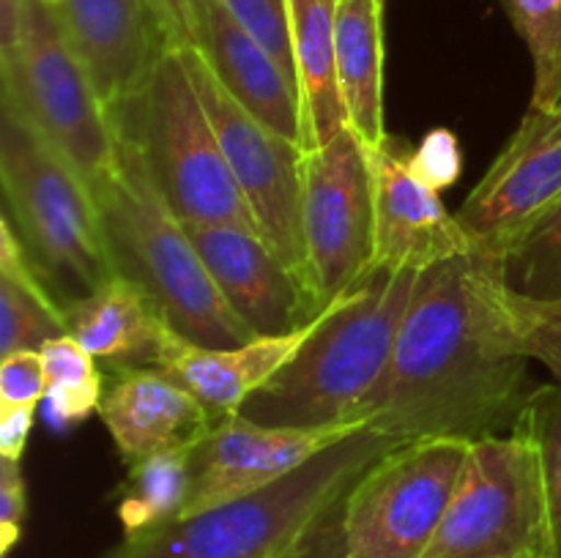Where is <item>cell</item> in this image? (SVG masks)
Masks as SVG:
<instances>
[{
    "mask_svg": "<svg viewBox=\"0 0 561 558\" xmlns=\"http://www.w3.org/2000/svg\"><path fill=\"white\" fill-rule=\"evenodd\" d=\"M561 206V109L531 107L499 151L458 219L477 255L502 260Z\"/></svg>",
    "mask_w": 561,
    "mask_h": 558,
    "instance_id": "12",
    "label": "cell"
},
{
    "mask_svg": "<svg viewBox=\"0 0 561 558\" xmlns=\"http://www.w3.org/2000/svg\"><path fill=\"white\" fill-rule=\"evenodd\" d=\"M469 446L460 438H420L381 454L343 498L348 558H425Z\"/></svg>",
    "mask_w": 561,
    "mask_h": 558,
    "instance_id": "9",
    "label": "cell"
},
{
    "mask_svg": "<svg viewBox=\"0 0 561 558\" xmlns=\"http://www.w3.org/2000/svg\"><path fill=\"white\" fill-rule=\"evenodd\" d=\"M219 3L296 80L290 0H219Z\"/></svg>",
    "mask_w": 561,
    "mask_h": 558,
    "instance_id": "29",
    "label": "cell"
},
{
    "mask_svg": "<svg viewBox=\"0 0 561 558\" xmlns=\"http://www.w3.org/2000/svg\"><path fill=\"white\" fill-rule=\"evenodd\" d=\"M0 102L25 115L88 184H102L118 159V129L66 38L53 0H27L20 47L0 60Z\"/></svg>",
    "mask_w": 561,
    "mask_h": 558,
    "instance_id": "7",
    "label": "cell"
},
{
    "mask_svg": "<svg viewBox=\"0 0 561 558\" xmlns=\"http://www.w3.org/2000/svg\"><path fill=\"white\" fill-rule=\"evenodd\" d=\"M201 55L225 91L255 115L263 126L305 148L301 98L294 77L225 11L219 0H206Z\"/></svg>",
    "mask_w": 561,
    "mask_h": 558,
    "instance_id": "19",
    "label": "cell"
},
{
    "mask_svg": "<svg viewBox=\"0 0 561 558\" xmlns=\"http://www.w3.org/2000/svg\"><path fill=\"white\" fill-rule=\"evenodd\" d=\"M184 224L222 299L255 337L288 334L321 315L301 279L261 233L239 224Z\"/></svg>",
    "mask_w": 561,
    "mask_h": 558,
    "instance_id": "15",
    "label": "cell"
},
{
    "mask_svg": "<svg viewBox=\"0 0 561 558\" xmlns=\"http://www.w3.org/2000/svg\"><path fill=\"white\" fill-rule=\"evenodd\" d=\"M504 293L499 260L477 252L420 274L367 425L398 441L513 432L535 388Z\"/></svg>",
    "mask_w": 561,
    "mask_h": 558,
    "instance_id": "1",
    "label": "cell"
},
{
    "mask_svg": "<svg viewBox=\"0 0 561 558\" xmlns=\"http://www.w3.org/2000/svg\"><path fill=\"white\" fill-rule=\"evenodd\" d=\"M69 334L66 310L27 255L20 233L3 213L0 222V356L42 350Z\"/></svg>",
    "mask_w": 561,
    "mask_h": 558,
    "instance_id": "23",
    "label": "cell"
},
{
    "mask_svg": "<svg viewBox=\"0 0 561 558\" xmlns=\"http://www.w3.org/2000/svg\"><path fill=\"white\" fill-rule=\"evenodd\" d=\"M557 109H561V104H559V107H557Z\"/></svg>",
    "mask_w": 561,
    "mask_h": 558,
    "instance_id": "40",
    "label": "cell"
},
{
    "mask_svg": "<svg viewBox=\"0 0 561 558\" xmlns=\"http://www.w3.org/2000/svg\"><path fill=\"white\" fill-rule=\"evenodd\" d=\"M542 310H546L551 317H557V321L561 323V306H542Z\"/></svg>",
    "mask_w": 561,
    "mask_h": 558,
    "instance_id": "38",
    "label": "cell"
},
{
    "mask_svg": "<svg viewBox=\"0 0 561 558\" xmlns=\"http://www.w3.org/2000/svg\"><path fill=\"white\" fill-rule=\"evenodd\" d=\"M504 301H507V312L513 317L520 350L531 361H540L542 367H548L561 386V323L557 317L548 315L542 306L515 295L510 288L504 293Z\"/></svg>",
    "mask_w": 561,
    "mask_h": 558,
    "instance_id": "30",
    "label": "cell"
},
{
    "mask_svg": "<svg viewBox=\"0 0 561 558\" xmlns=\"http://www.w3.org/2000/svg\"><path fill=\"white\" fill-rule=\"evenodd\" d=\"M356 427H272L244 414L217 421L192 449V490L181 518L244 498L310 463Z\"/></svg>",
    "mask_w": 561,
    "mask_h": 558,
    "instance_id": "14",
    "label": "cell"
},
{
    "mask_svg": "<svg viewBox=\"0 0 561 558\" xmlns=\"http://www.w3.org/2000/svg\"><path fill=\"white\" fill-rule=\"evenodd\" d=\"M373 230L370 151L348 126L301 159L305 282L318 312L370 277Z\"/></svg>",
    "mask_w": 561,
    "mask_h": 558,
    "instance_id": "10",
    "label": "cell"
},
{
    "mask_svg": "<svg viewBox=\"0 0 561 558\" xmlns=\"http://www.w3.org/2000/svg\"><path fill=\"white\" fill-rule=\"evenodd\" d=\"M38 408L0 410V457L22 463Z\"/></svg>",
    "mask_w": 561,
    "mask_h": 558,
    "instance_id": "36",
    "label": "cell"
},
{
    "mask_svg": "<svg viewBox=\"0 0 561 558\" xmlns=\"http://www.w3.org/2000/svg\"><path fill=\"white\" fill-rule=\"evenodd\" d=\"M398 443L403 441L365 425L285 479L206 512L173 520L151 534L124 539L107 558H283Z\"/></svg>",
    "mask_w": 561,
    "mask_h": 558,
    "instance_id": "4",
    "label": "cell"
},
{
    "mask_svg": "<svg viewBox=\"0 0 561 558\" xmlns=\"http://www.w3.org/2000/svg\"><path fill=\"white\" fill-rule=\"evenodd\" d=\"M507 288L537 306H561V206L499 260Z\"/></svg>",
    "mask_w": 561,
    "mask_h": 558,
    "instance_id": "26",
    "label": "cell"
},
{
    "mask_svg": "<svg viewBox=\"0 0 561 558\" xmlns=\"http://www.w3.org/2000/svg\"><path fill=\"white\" fill-rule=\"evenodd\" d=\"M110 115L137 142L151 181L181 222L239 224L257 233L181 49H168L146 88Z\"/></svg>",
    "mask_w": 561,
    "mask_h": 558,
    "instance_id": "6",
    "label": "cell"
},
{
    "mask_svg": "<svg viewBox=\"0 0 561 558\" xmlns=\"http://www.w3.org/2000/svg\"><path fill=\"white\" fill-rule=\"evenodd\" d=\"M416 282V271H373L241 414L272 427L367 425Z\"/></svg>",
    "mask_w": 561,
    "mask_h": 558,
    "instance_id": "2",
    "label": "cell"
},
{
    "mask_svg": "<svg viewBox=\"0 0 561 558\" xmlns=\"http://www.w3.org/2000/svg\"><path fill=\"white\" fill-rule=\"evenodd\" d=\"M170 49H197L203 38L206 0H153Z\"/></svg>",
    "mask_w": 561,
    "mask_h": 558,
    "instance_id": "34",
    "label": "cell"
},
{
    "mask_svg": "<svg viewBox=\"0 0 561 558\" xmlns=\"http://www.w3.org/2000/svg\"><path fill=\"white\" fill-rule=\"evenodd\" d=\"M411 170L422 184L431 186L438 195L458 184L463 173V151H460L458 135L453 129L427 131L420 146L411 151Z\"/></svg>",
    "mask_w": 561,
    "mask_h": 558,
    "instance_id": "32",
    "label": "cell"
},
{
    "mask_svg": "<svg viewBox=\"0 0 561 558\" xmlns=\"http://www.w3.org/2000/svg\"><path fill=\"white\" fill-rule=\"evenodd\" d=\"M425 558H548L540 452L524 425L471 441Z\"/></svg>",
    "mask_w": 561,
    "mask_h": 558,
    "instance_id": "8",
    "label": "cell"
},
{
    "mask_svg": "<svg viewBox=\"0 0 561 558\" xmlns=\"http://www.w3.org/2000/svg\"><path fill=\"white\" fill-rule=\"evenodd\" d=\"M283 558H348L343 531V501Z\"/></svg>",
    "mask_w": 561,
    "mask_h": 558,
    "instance_id": "35",
    "label": "cell"
},
{
    "mask_svg": "<svg viewBox=\"0 0 561 558\" xmlns=\"http://www.w3.org/2000/svg\"><path fill=\"white\" fill-rule=\"evenodd\" d=\"M337 3L340 0H290L305 151L327 146L348 129L337 80Z\"/></svg>",
    "mask_w": 561,
    "mask_h": 558,
    "instance_id": "21",
    "label": "cell"
},
{
    "mask_svg": "<svg viewBox=\"0 0 561 558\" xmlns=\"http://www.w3.org/2000/svg\"><path fill=\"white\" fill-rule=\"evenodd\" d=\"M49 388L44 397V416L55 430H69L99 410L104 394V375L96 359L71 334L55 337L42 348Z\"/></svg>",
    "mask_w": 561,
    "mask_h": 558,
    "instance_id": "25",
    "label": "cell"
},
{
    "mask_svg": "<svg viewBox=\"0 0 561 558\" xmlns=\"http://www.w3.org/2000/svg\"><path fill=\"white\" fill-rule=\"evenodd\" d=\"M27 514V492L22 463L0 457V558H9L22 539Z\"/></svg>",
    "mask_w": 561,
    "mask_h": 558,
    "instance_id": "33",
    "label": "cell"
},
{
    "mask_svg": "<svg viewBox=\"0 0 561 558\" xmlns=\"http://www.w3.org/2000/svg\"><path fill=\"white\" fill-rule=\"evenodd\" d=\"M337 80L348 126L365 148L387 140L383 124V0L337 3Z\"/></svg>",
    "mask_w": 561,
    "mask_h": 558,
    "instance_id": "22",
    "label": "cell"
},
{
    "mask_svg": "<svg viewBox=\"0 0 561 558\" xmlns=\"http://www.w3.org/2000/svg\"><path fill=\"white\" fill-rule=\"evenodd\" d=\"M192 490V449L151 454L129 465L121 490L118 520L124 539L151 534L184 514Z\"/></svg>",
    "mask_w": 561,
    "mask_h": 558,
    "instance_id": "24",
    "label": "cell"
},
{
    "mask_svg": "<svg viewBox=\"0 0 561 558\" xmlns=\"http://www.w3.org/2000/svg\"><path fill=\"white\" fill-rule=\"evenodd\" d=\"M535 63L531 107L561 104V0H502Z\"/></svg>",
    "mask_w": 561,
    "mask_h": 558,
    "instance_id": "27",
    "label": "cell"
},
{
    "mask_svg": "<svg viewBox=\"0 0 561 558\" xmlns=\"http://www.w3.org/2000/svg\"><path fill=\"white\" fill-rule=\"evenodd\" d=\"M520 425L540 452L542 492L548 518V558H561V386H537Z\"/></svg>",
    "mask_w": 561,
    "mask_h": 558,
    "instance_id": "28",
    "label": "cell"
},
{
    "mask_svg": "<svg viewBox=\"0 0 561 558\" xmlns=\"http://www.w3.org/2000/svg\"><path fill=\"white\" fill-rule=\"evenodd\" d=\"M55 11L110 113L146 88L170 49L153 0H58Z\"/></svg>",
    "mask_w": 561,
    "mask_h": 558,
    "instance_id": "16",
    "label": "cell"
},
{
    "mask_svg": "<svg viewBox=\"0 0 561 558\" xmlns=\"http://www.w3.org/2000/svg\"><path fill=\"white\" fill-rule=\"evenodd\" d=\"M0 181L5 217L69 315L115 277L93 186L11 104L0 118Z\"/></svg>",
    "mask_w": 561,
    "mask_h": 558,
    "instance_id": "5",
    "label": "cell"
},
{
    "mask_svg": "<svg viewBox=\"0 0 561 558\" xmlns=\"http://www.w3.org/2000/svg\"><path fill=\"white\" fill-rule=\"evenodd\" d=\"M340 301L343 295L301 328L288 334L252 337L233 348H206V345L190 342L170 328L159 348L157 367L175 377L192 397L201 399L203 408L214 419L222 421L241 414V408L301 353V348L316 337L327 317L337 310Z\"/></svg>",
    "mask_w": 561,
    "mask_h": 558,
    "instance_id": "17",
    "label": "cell"
},
{
    "mask_svg": "<svg viewBox=\"0 0 561 558\" xmlns=\"http://www.w3.org/2000/svg\"><path fill=\"white\" fill-rule=\"evenodd\" d=\"M93 195L115 274L140 284L175 334L206 348H233L255 337L222 299L186 224L157 189L126 131L118 129L115 167Z\"/></svg>",
    "mask_w": 561,
    "mask_h": 558,
    "instance_id": "3",
    "label": "cell"
},
{
    "mask_svg": "<svg viewBox=\"0 0 561 558\" xmlns=\"http://www.w3.org/2000/svg\"><path fill=\"white\" fill-rule=\"evenodd\" d=\"M96 414L129 465L151 454L195 449L217 425L175 377L140 364H113Z\"/></svg>",
    "mask_w": 561,
    "mask_h": 558,
    "instance_id": "18",
    "label": "cell"
},
{
    "mask_svg": "<svg viewBox=\"0 0 561 558\" xmlns=\"http://www.w3.org/2000/svg\"><path fill=\"white\" fill-rule=\"evenodd\" d=\"M49 377L42 350H16L0 359V410L38 408Z\"/></svg>",
    "mask_w": 561,
    "mask_h": 558,
    "instance_id": "31",
    "label": "cell"
},
{
    "mask_svg": "<svg viewBox=\"0 0 561 558\" xmlns=\"http://www.w3.org/2000/svg\"><path fill=\"white\" fill-rule=\"evenodd\" d=\"M411 151L414 146L392 135L370 148L376 202L373 271L425 274L438 263L477 252L458 213H449L442 195L414 175Z\"/></svg>",
    "mask_w": 561,
    "mask_h": 558,
    "instance_id": "13",
    "label": "cell"
},
{
    "mask_svg": "<svg viewBox=\"0 0 561 558\" xmlns=\"http://www.w3.org/2000/svg\"><path fill=\"white\" fill-rule=\"evenodd\" d=\"M195 91L211 118L228 167L255 217L257 233L305 282L301 159L305 148L263 126L222 88L201 49H181ZM318 310V306H316Z\"/></svg>",
    "mask_w": 561,
    "mask_h": 558,
    "instance_id": "11",
    "label": "cell"
},
{
    "mask_svg": "<svg viewBox=\"0 0 561 558\" xmlns=\"http://www.w3.org/2000/svg\"><path fill=\"white\" fill-rule=\"evenodd\" d=\"M69 334L110 364L157 367L170 326L151 295L131 279L115 274L96 293L69 310Z\"/></svg>",
    "mask_w": 561,
    "mask_h": 558,
    "instance_id": "20",
    "label": "cell"
},
{
    "mask_svg": "<svg viewBox=\"0 0 561 558\" xmlns=\"http://www.w3.org/2000/svg\"><path fill=\"white\" fill-rule=\"evenodd\" d=\"M27 0H0V60L11 58L20 47Z\"/></svg>",
    "mask_w": 561,
    "mask_h": 558,
    "instance_id": "37",
    "label": "cell"
},
{
    "mask_svg": "<svg viewBox=\"0 0 561 558\" xmlns=\"http://www.w3.org/2000/svg\"><path fill=\"white\" fill-rule=\"evenodd\" d=\"M53 3H58V0H53Z\"/></svg>",
    "mask_w": 561,
    "mask_h": 558,
    "instance_id": "39",
    "label": "cell"
}]
</instances>
